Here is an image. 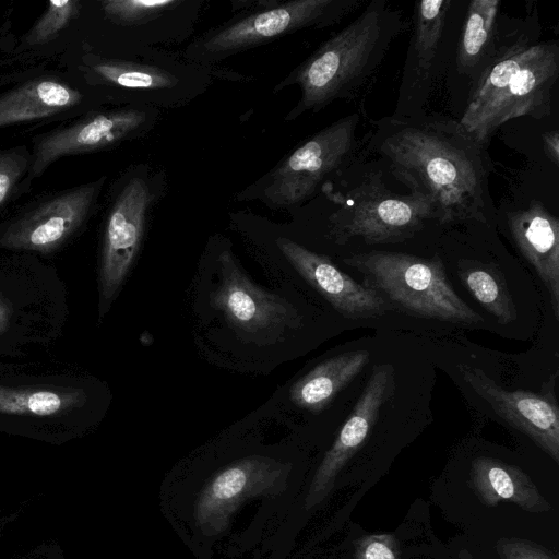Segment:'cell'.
<instances>
[{
	"label": "cell",
	"mask_w": 559,
	"mask_h": 559,
	"mask_svg": "<svg viewBox=\"0 0 559 559\" xmlns=\"http://www.w3.org/2000/svg\"><path fill=\"white\" fill-rule=\"evenodd\" d=\"M406 26L402 10L386 0H371L283 82L297 84L301 92L286 120L317 112L337 99L356 97L374 78Z\"/></svg>",
	"instance_id": "cell-3"
},
{
	"label": "cell",
	"mask_w": 559,
	"mask_h": 559,
	"mask_svg": "<svg viewBox=\"0 0 559 559\" xmlns=\"http://www.w3.org/2000/svg\"><path fill=\"white\" fill-rule=\"evenodd\" d=\"M330 198L338 205L330 217L332 234L338 241L353 237L370 245L404 241L435 216L425 195L391 191L380 170L364 173L354 178V185L331 193Z\"/></svg>",
	"instance_id": "cell-5"
},
{
	"label": "cell",
	"mask_w": 559,
	"mask_h": 559,
	"mask_svg": "<svg viewBox=\"0 0 559 559\" xmlns=\"http://www.w3.org/2000/svg\"><path fill=\"white\" fill-rule=\"evenodd\" d=\"M11 314L10 305L0 296V334L8 328Z\"/></svg>",
	"instance_id": "cell-31"
},
{
	"label": "cell",
	"mask_w": 559,
	"mask_h": 559,
	"mask_svg": "<svg viewBox=\"0 0 559 559\" xmlns=\"http://www.w3.org/2000/svg\"><path fill=\"white\" fill-rule=\"evenodd\" d=\"M471 481L478 498L489 507L510 501L528 512L551 509L531 478L520 468L480 456L473 461Z\"/></svg>",
	"instance_id": "cell-17"
},
{
	"label": "cell",
	"mask_w": 559,
	"mask_h": 559,
	"mask_svg": "<svg viewBox=\"0 0 559 559\" xmlns=\"http://www.w3.org/2000/svg\"><path fill=\"white\" fill-rule=\"evenodd\" d=\"M151 199L146 182L133 177L124 183L109 211L99 269V293L104 305L111 301L134 260Z\"/></svg>",
	"instance_id": "cell-9"
},
{
	"label": "cell",
	"mask_w": 559,
	"mask_h": 559,
	"mask_svg": "<svg viewBox=\"0 0 559 559\" xmlns=\"http://www.w3.org/2000/svg\"><path fill=\"white\" fill-rule=\"evenodd\" d=\"M500 5V0L468 3L455 60L459 73L468 78L472 86L480 79L496 51Z\"/></svg>",
	"instance_id": "cell-18"
},
{
	"label": "cell",
	"mask_w": 559,
	"mask_h": 559,
	"mask_svg": "<svg viewBox=\"0 0 559 559\" xmlns=\"http://www.w3.org/2000/svg\"><path fill=\"white\" fill-rule=\"evenodd\" d=\"M451 4V0L415 2L413 32L403 66L394 115L409 116L421 112Z\"/></svg>",
	"instance_id": "cell-14"
},
{
	"label": "cell",
	"mask_w": 559,
	"mask_h": 559,
	"mask_svg": "<svg viewBox=\"0 0 559 559\" xmlns=\"http://www.w3.org/2000/svg\"><path fill=\"white\" fill-rule=\"evenodd\" d=\"M92 70L100 81L142 98L169 96L179 85V79L170 71L142 62L99 60Z\"/></svg>",
	"instance_id": "cell-22"
},
{
	"label": "cell",
	"mask_w": 559,
	"mask_h": 559,
	"mask_svg": "<svg viewBox=\"0 0 559 559\" xmlns=\"http://www.w3.org/2000/svg\"><path fill=\"white\" fill-rule=\"evenodd\" d=\"M370 360L368 350H353L317 365L293 384L290 401L302 409L318 412L360 373Z\"/></svg>",
	"instance_id": "cell-19"
},
{
	"label": "cell",
	"mask_w": 559,
	"mask_h": 559,
	"mask_svg": "<svg viewBox=\"0 0 559 559\" xmlns=\"http://www.w3.org/2000/svg\"><path fill=\"white\" fill-rule=\"evenodd\" d=\"M355 559H401L397 539L392 534L364 536L355 542Z\"/></svg>",
	"instance_id": "cell-27"
},
{
	"label": "cell",
	"mask_w": 559,
	"mask_h": 559,
	"mask_svg": "<svg viewBox=\"0 0 559 559\" xmlns=\"http://www.w3.org/2000/svg\"><path fill=\"white\" fill-rule=\"evenodd\" d=\"M489 265L466 266L460 277L474 298L501 324L512 322L516 311L501 277Z\"/></svg>",
	"instance_id": "cell-24"
},
{
	"label": "cell",
	"mask_w": 559,
	"mask_h": 559,
	"mask_svg": "<svg viewBox=\"0 0 559 559\" xmlns=\"http://www.w3.org/2000/svg\"><path fill=\"white\" fill-rule=\"evenodd\" d=\"M275 462L264 457H247L216 473L198 502L199 515L231 506L246 488L280 471Z\"/></svg>",
	"instance_id": "cell-21"
},
{
	"label": "cell",
	"mask_w": 559,
	"mask_h": 559,
	"mask_svg": "<svg viewBox=\"0 0 559 559\" xmlns=\"http://www.w3.org/2000/svg\"><path fill=\"white\" fill-rule=\"evenodd\" d=\"M27 165V155L20 151L0 153V206L9 198Z\"/></svg>",
	"instance_id": "cell-28"
},
{
	"label": "cell",
	"mask_w": 559,
	"mask_h": 559,
	"mask_svg": "<svg viewBox=\"0 0 559 559\" xmlns=\"http://www.w3.org/2000/svg\"><path fill=\"white\" fill-rule=\"evenodd\" d=\"M362 0H294L235 20L204 36L197 51L224 57L302 28L334 25Z\"/></svg>",
	"instance_id": "cell-7"
},
{
	"label": "cell",
	"mask_w": 559,
	"mask_h": 559,
	"mask_svg": "<svg viewBox=\"0 0 559 559\" xmlns=\"http://www.w3.org/2000/svg\"><path fill=\"white\" fill-rule=\"evenodd\" d=\"M391 376L389 365L373 367L353 412L317 469L307 496L308 508L317 506L330 493L337 474L367 439L388 397Z\"/></svg>",
	"instance_id": "cell-15"
},
{
	"label": "cell",
	"mask_w": 559,
	"mask_h": 559,
	"mask_svg": "<svg viewBox=\"0 0 559 559\" xmlns=\"http://www.w3.org/2000/svg\"><path fill=\"white\" fill-rule=\"evenodd\" d=\"M80 401L79 393L0 385V414L5 415H58L80 404Z\"/></svg>",
	"instance_id": "cell-23"
},
{
	"label": "cell",
	"mask_w": 559,
	"mask_h": 559,
	"mask_svg": "<svg viewBox=\"0 0 559 559\" xmlns=\"http://www.w3.org/2000/svg\"><path fill=\"white\" fill-rule=\"evenodd\" d=\"M367 148L431 202L440 224L493 221L490 158L459 120L423 111L393 114L372 122Z\"/></svg>",
	"instance_id": "cell-1"
},
{
	"label": "cell",
	"mask_w": 559,
	"mask_h": 559,
	"mask_svg": "<svg viewBox=\"0 0 559 559\" xmlns=\"http://www.w3.org/2000/svg\"><path fill=\"white\" fill-rule=\"evenodd\" d=\"M102 180L83 185L39 203L13 221L0 236V247L50 252L64 242L85 221Z\"/></svg>",
	"instance_id": "cell-10"
},
{
	"label": "cell",
	"mask_w": 559,
	"mask_h": 559,
	"mask_svg": "<svg viewBox=\"0 0 559 559\" xmlns=\"http://www.w3.org/2000/svg\"><path fill=\"white\" fill-rule=\"evenodd\" d=\"M510 233L521 253L546 285L555 318L559 319V221L542 202L508 214Z\"/></svg>",
	"instance_id": "cell-16"
},
{
	"label": "cell",
	"mask_w": 559,
	"mask_h": 559,
	"mask_svg": "<svg viewBox=\"0 0 559 559\" xmlns=\"http://www.w3.org/2000/svg\"><path fill=\"white\" fill-rule=\"evenodd\" d=\"M459 559H476L467 549H461Z\"/></svg>",
	"instance_id": "cell-32"
},
{
	"label": "cell",
	"mask_w": 559,
	"mask_h": 559,
	"mask_svg": "<svg viewBox=\"0 0 559 559\" xmlns=\"http://www.w3.org/2000/svg\"><path fill=\"white\" fill-rule=\"evenodd\" d=\"M148 114L135 108L100 112L45 135L36 145L31 175H41L66 155L102 150L144 131Z\"/></svg>",
	"instance_id": "cell-12"
},
{
	"label": "cell",
	"mask_w": 559,
	"mask_h": 559,
	"mask_svg": "<svg viewBox=\"0 0 559 559\" xmlns=\"http://www.w3.org/2000/svg\"><path fill=\"white\" fill-rule=\"evenodd\" d=\"M219 281L211 304L248 341L274 344L302 326V316L288 301L255 286L228 251L218 257Z\"/></svg>",
	"instance_id": "cell-8"
},
{
	"label": "cell",
	"mask_w": 559,
	"mask_h": 559,
	"mask_svg": "<svg viewBox=\"0 0 559 559\" xmlns=\"http://www.w3.org/2000/svg\"><path fill=\"white\" fill-rule=\"evenodd\" d=\"M533 32L499 36L493 57L472 86L462 118L464 129L487 148L495 132L520 117L551 112L559 78V41L538 40Z\"/></svg>",
	"instance_id": "cell-2"
},
{
	"label": "cell",
	"mask_w": 559,
	"mask_h": 559,
	"mask_svg": "<svg viewBox=\"0 0 559 559\" xmlns=\"http://www.w3.org/2000/svg\"><path fill=\"white\" fill-rule=\"evenodd\" d=\"M459 369L465 381L488 402L498 416L528 436L559 463V411L552 383L544 394L509 391L478 368L460 365Z\"/></svg>",
	"instance_id": "cell-11"
},
{
	"label": "cell",
	"mask_w": 559,
	"mask_h": 559,
	"mask_svg": "<svg viewBox=\"0 0 559 559\" xmlns=\"http://www.w3.org/2000/svg\"><path fill=\"white\" fill-rule=\"evenodd\" d=\"M180 3L175 0H107L102 2V8L111 19L136 25L160 16Z\"/></svg>",
	"instance_id": "cell-25"
},
{
	"label": "cell",
	"mask_w": 559,
	"mask_h": 559,
	"mask_svg": "<svg viewBox=\"0 0 559 559\" xmlns=\"http://www.w3.org/2000/svg\"><path fill=\"white\" fill-rule=\"evenodd\" d=\"M496 550L500 559H556L545 548L522 538H500Z\"/></svg>",
	"instance_id": "cell-29"
},
{
	"label": "cell",
	"mask_w": 559,
	"mask_h": 559,
	"mask_svg": "<svg viewBox=\"0 0 559 559\" xmlns=\"http://www.w3.org/2000/svg\"><path fill=\"white\" fill-rule=\"evenodd\" d=\"M359 124L360 114L354 112L318 131L269 174L261 198L276 206L306 201L329 175L349 164Z\"/></svg>",
	"instance_id": "cell-6"
},
{
	"label": "cell",
	"mask_w": 559,
	"mask_h": 559,
	"mask_svg": "<svg viewBox=\"0 0 559 559\" xmlns=\"http://www.w3.org/2000/svg\"><path fill=\"white\" fill-rule=\"evenodd\" d=\"M83 95L53 80H34L0 96V128L56 115Z\"/></svg>",
	"instance_id": "cell-20"
},
{
	"label": "cell",
	"mask_w": 559,
	"mask_h": 559,
	"mask_svg": "<svg viewBox=\"0 0 559 559\" xmlns=\"http://www.w3.org/2000/svg\"><path fill=\"white\" fill-rule=\"evenodd\" d=\"M79 5L75 0L49 1L45 13L29 32L28 41L43 43L58 34L78 15Z\"/></svg>",
	"instance_id": "cell-26"
},
{
	"label": "cell",
	"mask_w": 559,
	"mask_h": 559,
	"mask_svg": "<svg viewBox=\"0 0 559 559\" xmlns=\"http://www.w3.org/2000/svg\"><path fill=\"white\" fill-rule=\"evenodd\" d=\"M344 262L358 270L393 302L412 314L442 321L477 324L483 318L462 300L449 283L438 255L371 251Z\"/></svg>",
	"instance_id": "cell-4"
},
{
	"label": "cell",
	"mask_w": 559,
	"mask_h": 559,
	"mask_svg": "<svg viewBox=\"0 0 559 559\" xmlns=\"http://www.w3.org/2000/svg\"><path fill=\"white\" fill-rule=\"evenodd\" d=\"M543 147L547 157L556 165H559V132L548 131L543 134Z\"/></svg>",
	"instance_id": "cell-30"
},
{
	"label": "cell",
	"mask_w": 559,
	"mask_h": 559,
	"mask_svg": "<svg viewBox=\"0 0 559 559\" xmlns=\"http://www.w3.org/2000/svg\"><path fill=\"white\" fill-rule=\"evenodd\" d=\"M276 243L299 275L344 318L369 319L385 312V302L377 290L354 281L325 255L312 252L288 238H278Z\"/></svg>",
	"instance_id": "cell-13"
}]
</instances>
